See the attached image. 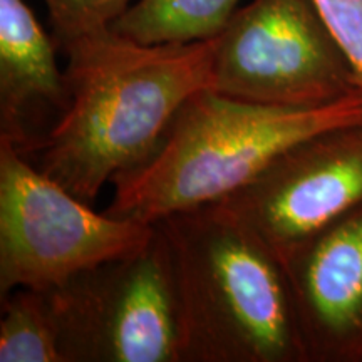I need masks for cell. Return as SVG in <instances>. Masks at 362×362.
I'll use <instances>...</instances> for the list:
<instances>
[{"label":"cell","instance_id":"1","mask_svg":"<svg viewBox=\"0 0 362 362\" xmlns=\"http://www.w3.org/2000/svg\"><path fill=\"white\" fill-rule=\"evenodd\" d=\"M59 51L71 103L33 165L90 205L153 155L193 94L211 88L215 39L148 45L107 27Z\"/></svg>","mask_w":362,"mask_h":362},{"label":"cell","instance_id":"2","mask_svg":"<svg viewBox=\"0 0 362 362\" xmlns=\"http://www.w3.org/2000/svg\"><path fill=\"white\" fill-rule=\"evenodd\" d=\"M155 225L173 260L181 362H309L284 267L250 230L216 203Z\"/></svg>","mask_w":362,"mask_h":362},{"label":"cell","instance_id":"3","mask_svg":"<svg viewBox=\"0 0 362 362\" xmlns=\"http://www.w3.org/2000/svg\"><path fill=\"white\" fill-rule=\"evenodd\" d=\"M354 124H362V93L325 106L280 107L203 89L181 106L148 160L115 176L104 214L153 225L216 203L292 144Z\"/></svg>","mask_w":362,"mask_h":362},{"label":"cell","instance_id":"4","mask_svg":"<svg viewBox=\"0 0 362 362\" xmlns=\"http://www.w3.org/2000/svg\"><path fill=\"white\" fill-rule=\"evenodd\" d=\"M155 223L112 218L45 176L0 141V298L49 292L106 262L138 252Z\"/></svg>","mask_w":362,"mask_h":362},{"label":"cell","instance_id":"5","mask_svg":"<svg viewBox=\"0 0 362 362\" xmlns=\"http://www.w3.org/2000/svg\"><path fill=\"white\" fill-rule=\"evenodd\" d=\"M45 293L66 362H181L173 260L158 226L138 252Z\"/></svg>","mask_w":362,"mask_h":362},{"label":"cell","instance_id":"6","mask_svg":"<svg viewBox=\"0 0 362 362\" xmlns=\"http://www.w3.org/2000/svg\"><path fill=\"white\" fill-rule=\"evenodd\" d=\"M211 90L240 101L314 107L362 93L314 0H250L215 37Z\"/></svg>","mask_w":362,"mask_h":362},{"label":"cell","instance_id":"7","mask_svg":"<svg viewBox=\"0 0 362 362\" xmlns=\"http://www.w3.org/2000/svg\"><path fill=\"white\" fill-rule=\"evenodd\" d=\"M362 203V124L302 139L216 205L270 248L280 264Z\"/></svg>","mask_w":362,"mask_h":362},{"label":"cell","instance_id":"8","mask_svg":"<svg viewBox=\"0 0 362 362\" xmlns=\"http://www.w3.org/2000/svg\"><path fill=\"white\" fill-rule=\"evenodd\" d=\"M282 267L309 362H362V203Z\"/></svg>","mask_w":362,"mask_h":362},{"label":"cell","instance_id":"9","mask_svg":"<svg viewBox=\"0 0 362 362\" xmlns=\"http://www.w3.org/2000/svg\"><path fill=\"white\" fill-rule=\"evenodd\" d=\"M52 34L25 0H0V141L30 158L66 115L71 90Z\"/></svg>","mask_w":362,"mask_h":362},{"label":"cell","instance_id":"10","mask_svg":"<svg viewBox=\"0 0 362 362\" xmlns=\"http://www.w3.org/2000/svg\"><path fill=\"white\" fill-rule=\"evenodd\" d=\"M242 0H134L111 27L139 44H189L215 39Z\"/></svg>","mask_w":362,"mask_h":362},{"label":"cell","instance_id":"11","mask_svg":"<svg viewBox=\"0 0 362 362\" xmlns=\"http://www.w3.org/2000/svg\"><path fill=\"white\" fill-rule=\"evenodd\" d=\"M0 362H66L47 293L17 288L2 298Z\"/></svg>","mask_w":362,"mask_h":362},{"label":"cell","instance_id":"12","mask_svg":"<svg viewBox=\"0 0 362 362\" xmlns=\"http://www.w3.org/2000/svg\"><path fill=\"white\" fill-rule=\"evenodd\" d=\"M57 49L83 35L107 29L134 0H42Z\"/></svg>","mask_w":362,"mask_h":362},{"label":"cell","instance_id":"13","mask_svg":"<svg viewBox=\"0 0 362 362\" xmlns=\"http://www.w3.org/2000/svg\"><path fill=\"white\" fill-rule=\"evenodd\" d=\"M314 4L349 57L362 88V0H314Z\"/></svg>","mask_w":362,"mask_h":362}]
</instances>
